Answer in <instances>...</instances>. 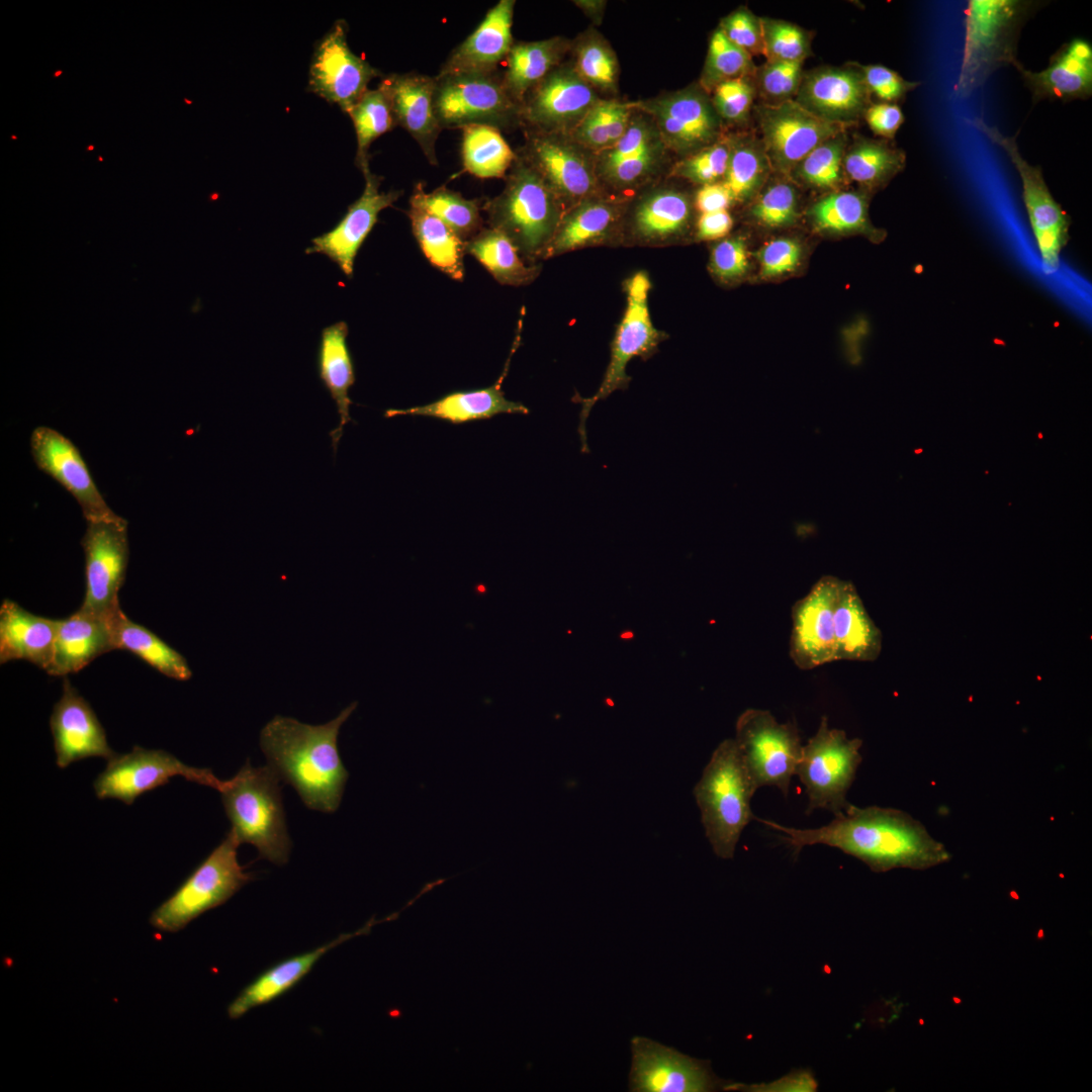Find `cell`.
Segmentation results:
<instances>
[{"label": "cell", "mask_w": 1092, "mask_h": 1092, "mask_svg": "<svg viewBox=\"0 0 1092 1092\" xmlns=\"http://www.w3.org/2000/svg\"><path fill=\"white\" fill-rule=\"evenodd\" d=\"M726 37L751 54H763L760 19L747 8H739L722 19L719 27Z\"/></svg>", "instance_id": "59"}, {"label": "cell", "mask_w": 1092, "mask_h": 1092, "mask_svg": "<svg viewBox=\"0 0 1092 1092\" xmlns=\"http://www.w3.org/2000/svg\"><path fill=\"white\" fill-rule=\"evenodd\" d=\"M734 741L753 789L776 787L788 797L803 747L796 722L779 723L767 710L747 709L737 719Z\"/></svg>", "instance_id": "9"}, {"label": "cell", "mask_w": 1092, "mask_h": 1092, "mask_svg": "<svg viewBox=\"0 0 1092 1092\" xmlns=\"http://www.w3.org/2000/svg\"><path fill=\"white\" fill-rule=\"evenodd\" d=\"M56 631L57 620L36 616L4 600L0 607V662L27 660L47 671Z\"/></svg>", "instance_id": "33"}, {"label": "cell", "mask_w": 1092, "mask_h": 1092, "mask_svg": "<svg viewBox=\"0 0 1092 1092\" xmlns=\"http://www.w3.org/2000/svg\"><path fill=\"white\" fill-rule=\"evenodd\" d=\"M280 781L268 764L254 767L248 760L219 792L230 831L241 844L254 845L259 857L277 866L288 861L292 846Z\"/></svg>", "instance_id": "4"}, {"label": "cell", "mask_w": 1092, "mask_h": 1092, "mask_svg": "<svg viewBox=\"0 0 1092 1092\" xmlns=\"http://www.w3.org/2000/svg\"><path fill=\"white\" fill-rule=\"evenodd\" d=\"M748 252L742 238L719 242L711 253L710 268L715 276L729 281L741 278L748 270Z\"/></svg>", "instance_id": "60"}, {"label": "cell", "mask_w": 1092, "mask_h": 1092, "mask_svg": "<svg viewBox=\"0 0 1092 1092\" xmlns=\"http://www.w3.org/2000/svg\"><path fill=\"white\" fill-rule=\"evenodd\" d=\"M357 135L356 164L363 172L369 170L368 150L383 133L391 130L395 119L385 90L379 84L368 89L348 112Z\"/></svg>", "instance_id": "47"}, {"label": "cell", "mask_w": 1092, "mask_h": 1092, "mask_svg": "<svg viewBox=\"0 0 1092 1092\" xmlns=\"http://www.w3.org/2000/svg\"><path fill=\"white\" fill-rule=\"evenodd\" d=\"M881 650V630L867 612L854 584L840 579L834 607L835 661H874Z\"/></svg>", "instance_id": "34"}, {"label": "cell", "mask_w": 1092, "mask_h": 1092, "mask_svg": "<svg viewBox=\"0 0 1092 1092\" xmlns=\"http://www.w3.org/2000/svg\"><path fill=\"white\" fill-rule=\"evenodd\" d=\"M779 831L780 838L797 856L807 845L823 844L863 861L872 871L926 870L949 860L944 845L909 814L878 806L852 804L827 825L799 829L755 818Z\"/></svg>", "instance_id": "1"}, {"label": "cell", "mask_w": 1092, "mask_h": 1092, "mask_svg": "<svg viewBox=\"0 0 1092 1092\" xmlns=\"http://www.w3.org/2000/svg\"><path fill=\"white\" fill-rule=\"evenodd\" d=\"M651 284L645 272H637L625 282L626 309L617 328L610 362L598 391L590 397L579 398L581 403L578 433L582 452H587L585 422L593 406L609 397L616 390L628 387L631 377L627 374L628 363L635 357L651 356L664 334L653 326L648 307Z\"/></svg>", "instance_id": "10"}, {"label": "cell", "mask_w": 1092, "mask_h": 1092, "mask_svg": "<svg viewBox=\"0 0 1092 1092\" xmlns=\"http://www.w3.org/2000/svg\"><path fill=\"white\" fill-rule=\"evenodd\" d=\"M567 134L532 132L522 157L544 179L565 210L589 198L597 187L596 166Z\"/></svg>", "instance_id": "18"}, {"label": "cell", "mask_w": 1092, "mask_h": 1092, "mask_svg": "<svg viewBox=\"0 0 1092 1092\" xmlns=\"http://www.w3.org/2000/svg\"><path fill=\"white\" fill-rule=\"evenodd\" d=\"M356 708L354 702L321 725L277 715L261 731L267 764L310 810L334 813L341 804L349 772L340 756L338 736Z\"/></svg>", "instance_id": "2"}, {"label": "cell", "mask_w": 1092, "mask_h": 1092, "mask_svg": "<svg viewBox=\"0 0 1092 1092\" xmlns=\"http://www.w3.org/2000/svg\"><path fill=\"white\" fill-rule=\"evenodd\" d=\"M871 93L881 102L896 103L920 83L905 80L896 71L882 65H859Z\"/></svg>", "instance_id": "57"}, {"label": "cell", "mask_w": 1092, "mask_h": 1092, "mask_svg": "<svg viewBox=\"0 0 1092 1092\" xmlns=\"http://www.w3.org/2000/svg\"><path fill=\"white\" fill-rule=\"evenodd\" d=\"M1041 5L1030 0H970L965 10V42L954 94L969 97L999 69L1016 68L1021 30Z\"/></svg>", "instance_id": "3"}, {"label": "cell", "mask_w": 1092, "mask_h": 1092, "mask_svg": "<svg viewBox=\"0 0 1092 1092\" xmlns=\"http://www.w3.org/2000/svg\"><path fill=\"white\" fill-rule=\"evenodd\" d=\"M434 108L443 128L487 124L500 129L519 119V105L496 74L435 77Z\"/></svg>", "instance_id": "12"}, {"label": "cell", "mask_w": 1092, "mask_h": 1092, "mask_svg": "<svg viewBox=\"0 0 1092 1092\" xmlns=\"http://www.w3.org/2000/svg\"><path fill=\"white\" fill-rule=\"evenodd\" d=\"M385 90L396 125L419 144L432 165H438L436 142L442 127L434 108L435 78L416 74H391L379 83Z\"/></svg>", "instance_id": "28"}, {"label": "cell", "mask_w": 1092, "mask_h": 1092, "mask_svg": "<svg viewBox=\"0 0 1092 1092\" xmlns=\"http://www.w3.org/2000/svg\"><path fill=\"white\" fill-rule=\"evenodd\" d=\"M713 90L712 103L719 117L733 122L746 117L753 99V88L744 77L724 81Z\"/></svg>", "instance_id": "56"}, {"label": "cell", "mask_w": 1092, "mask_h": 1092, "mask_svg": "<svg viewBox=\"0 0 1092 1092\" xmlns=\"http://www.w3.org/2000/svg\"><path fill=\"white\" fill-rule=\"evenodd\" d=\"M85 556V596L81 609L105 620L119 609L129 548L127 522L117 516L90 521L81 541Z\"/></svg>", "instance_id": "14"}, {"label": "cell", "mask_w": 1092, "mask_h": 1092, "mask_svg": "<svg viewBox=\"0 0 1092 1092\" xmlns=\"http://www.w3.org/2000/svg\"><path fill=\"white\" fill-rule=\"evenodd\" d=\"M372 916L355 932L342 933L334 940L310 951L286 959L260 974L246 986L228 1007L232 1019L242 1017L254 1007L266 1004L283 995L305 977L318 960L339 944L358 935H368L378 924Z\"/></svg>", "instance_id": "31"}, {"label": "cell", "mask_w": 1092, "mask_h": 1092, "mask_svg": "<svg viewBox=\"0 0 1092 1092\" xmlns=\"http://www.w3.org/2000/svg\"><path fill=\"white\" fill-rule=\"evenodd\" d=\"M241 845L232 831L150 916L159 931L177 932L202 913L225 903L254 879L239 863Z\"/></svg>", "instance_id": "7"}, {"label": "cell", "mask_w": 1092, "mask_h": 1092, "mask_svg": "<svg viewBox=\"0 0 1092 1092\" xmlns=\"http://www.w3.org/2000/svg\"><path fill=\"white\" fill-rule=\"evenodd\" d=\"M763 54L768 61L803 62L809 53L805 31L790 22L760 19Z\"/></svg>", "instance_id": "52"}, {"label": "cell", "mask_w": 1092, "mask_h": 1092, "mask_svg": "<svg viewBox=\"0 0 1092 1092\" xmlns=\"http://www.w3.org/2000/svg\"><path fill=\"white\" fill-rule=\"evenodd\" d=\"M34 463L59 482L79 504L86 522L117 517L97 488L76 445L59 431L36 427L30 435Z\"/></svg>", "instance_id": "21"}, {"label": "cell", "mask_w": 1092, "mask_h": 1092, "mask_svg": "<svg viewBox=\"0 0 1092 1092\" xmlns=\"http://www.w3.org/2000/svg\"><path fill=\"white\" fill-rule=\"evenodd\" d=\"M1033 103L1043 100H1085L1092 95V46L1080 37L1063 43L1041 71L1015 68Z\"/></svg>", "instance_id": "27"}, {"label": "cell", "mask_w": 1092, "mask_h": 1092, "mask_svg": "<svg viewBox=\"0 0 1092 1092\" xmlns=\"http://www.w3.org/2000/svg\"><path fill=\"white\" fill-rule=\"evenodd\" d=\"M690 217L691 204L687 195L673 189H661L640 201L633 223L641 239L662 241L681 234Z\"/></svg>", "instance_id": "42"}, {"label": "cell", "mask_w": 1092, "mask_h": 1092, "mask_svg": "<svg viewBox=\"0 0 1092 1092\" xmlns=\"http://www.w3.org/2000/svg\"><path fill=\"white\" fill-rule=\"evenodd\" d=\"M410 204L407 215L413 234L426 258L450 278L461 281L465 242L412 197Z\"/></svg>", "instance_id": "39"}, {"label": "cell", "mask_w": 1092, "mask_h": 1092, "mask_svg": "<svg viewBox=\"0 0 1092 1092\" xmlns=\"http://www.w3.org/2000/svg\"><path fill=\"white\" fill-rule=\"evenodd\" d=\"M861 745L859 738H848L844 730L830 728L826 716L821 718L795 770L808 797L806 814L824 809L839 816L850 806L846 795L862 760Z\"/></svg>", "instance_id": "8"}, {"label": "cell", "mask_w": 1092, "mask_h": 1092, "mask_svg": "<svg viewBox=\"0 0 1092 1092\" xmlns=\"http://www.w3.org/2000/svg\"><path fill=\"white\" fill-rule=\"evenodd\" d=\"M730 154L729 143H716L679 162L675 174L702 185L717 183L724 178Z\"/></svg>", "instance_id": "54"}, {"label": "cell", "mask_w": 1092, "mask_h": 1092, "mask_svg": "<svg viewBox=\"0 0 1092 1092\" xmlns=\"http://www.w3.org/2000/svg\"><path fill=\"white\" fill-rule=\"evenodd\" d=\"M665 149L653 120L642 115L632 116L623 136L601 152L596 172L615 188H633L657 171Z\"/></svg>", "instance_id": "26"}, {"label": "cell", "mask_w": 1092, "mask_h": 1092, "mask_svg": "<svg viewBox=\"0 0 1092 1092\" xmlns=\"http://www.w3.org/2000/svg\"><path fill=\"white\" fill-rule=\"evenodd\" d=\"M733 198L723 183L703 185L696 195V206L702 212L727 210Z\"/></svg>", "instance_id": "64"}, {"label": "cell", "mask_w": 1092, "mask_h": 1092, "mask_svg": "<svg viewBox=\"0 0 1092 1092\" xmlns=\"http://www.w3.org/2000/svg\"><path fill=\"white\" fill-rule=\"evenodd\" d=\"M412 198L440 218L464 242L483 229L478 199H466L446 186L427 193L422 182L416 185Z\"/></svg>", "instance_id": "45"}, {"label": "cell", "mask_w": 1092, "mask_h": 1092, "mask_svg": "<svg viewBox=\"0 0 1092 1092\" xmlns=\"http://www.w3.org/2000/svg\"><path fill=\"white\" fill-rule=\"evenodd\" d=\"M752 70L751 56L731 42L720 28L715 30L710 38L702 75L703 87L712 90L718 84L744 77Z\"/></svg>", "instance_id": "49"}, {"label": "cell", "mask_w": 1092, "mask_h": 1092, "mask_svg": "<svg viewBox=\"0 0 1092 1092\" xmlns=\"http://www.w3.org/2000/svg\"><path fill=\"white\" fill-rule=\"evenodd\" d=\"M518 343L519 341L514 344L502 375L492 385L481 389L451 392L424 405L389 408L385 411L384 417L390 419L398 416H422L458 425L487 420L500 414H528L529 410L524 404L509 400L502 389Z\"/></svg>", "instance_id": "30"}, {"label": "cell", "mask_w": 1092, "mask_h": 1092, "mask_svg": "<svg viewBox=\"0 0 1092 1092\" xmlns=\"http://www.w3.org/2000/svg\"><path fill=\"white\" fill-rule=\"evenodd\" d=\"M113 649L107 620L80 608L57 620L53 657L46 672L55 676L78 672Z\"/></svg>", "instance_id": "32"}, {"label": "cell", "mask_w": 1092, "mask_h": 1092, "mask_svg": "<svg viewBox=\"0 0 1092 1092\" xmlns=\"http://www.w3.org/2000/svg\"><path fill=\"white\" fill-rule=\"evenodd\" d=\"M568 46L561 37L514 42L505 60L506 70L500 78L519 107L526 95L561 65Z\"/></svg>", "instance_id": "36"}, {"label": "cell", "mask_w": 1092, "mask_h": 1092, "mask_svg": "<svg viewBox=\"0 0 1092 1092\" xmlns=\"http://www.w3.org/2000/svg\"><path fill=\"white\" fill-rule=\"evenodd\" d=\"M755 792L734 739H725L712 753L693 791L705 835L718 857L733 858L743 829L755 820L750 808Z\"/></svg>", "instance_id": "6"}, {"label": "cell", "mask_w": 1092, "mask_h": 1092, "mask_svg": "<svg viewBox=\"0 0 1092 1092\" xmlns=\"http://www.w3.org/2000/svg\"><path fill=\"white\" fill-rule=\"evenodd\" d=\"M598 101L573 67L561 64L526 95L519 119L538 132L569 135Z\"/></svg>", "instance_id": "17"}, {"label": "cell", "mask_w": 1092, "mask_h": 1092, "mask_svg": "<svg viewBox=\"0 0 1092 1092\" xmlns=\"http://www.w3.org/2000/svg\"><path fill=\"white\" fill-rule=\"evenodd\" d=\"M379 75L376 68L350 50L346 23L338 20L315 46L308 87L348 113L368 90L369 82Z\"/></svg>", "instance_id": "16"}, {"label": "cell", "mask_w": 1092, "mask_h": 1092, "mask_svg": "<svg viewBox=\"0 0 1092 1092\" xmlns=\"http://www.w3.org/2000/svg\"><path fill=\"white\" fill-rule=\"evenodd\" d=\"M906 164L903 150L887 142L857 138L845 150L843 168L847 176L869 190L884 187Z\"/></svg>", "instance_id": "41"}, {"label": "cell", "mask_w": 1092, "mask_h": 1092, "mask_svg": "<svg viewBox=\"0 0 1092 1092\" xmlns=\"http://www.w3.org/2000/svg\"><path fill=\"white\" fill-rule=\"evenodd\" d=\"M619 216V208L612 202L589 198L582 200L563 214L545 258L605 240L615 229Z\"/></svg>", "instance_id": "37"}, {"label": "cell", "mask_w": 1092, "mask_h": 1092, "mask_svg": "<svg viewBox=\"0 0 1092 1092\" xmlns=\"http://www.w3.org/2000/svg\"><path fill=\"white\" fill-rule=\"evenodd\" d=\"M348 326L345 322L335 323L322 331L317 349L316 366L318 377L334 399L340 417L338 427L330 432L334 453L337 452L344 427L352 422L350 405L352 400L349 390L354 385V363L347 345Z\"/></svg>", "instance_id": "35"}, {"label": "cell", "mask_w": 1092, "mask_h": 1092, "mask_svg": "<svg viewBox=\"0 0 1092 1092\" xmlns=\"http://www.w3.org/2000/svg\"><path fill=\"white\" fill-rule=\"evenodd\" d=\"M499 195L485 204L489 228L505 234L523 258L545 257L565 208L541 175L518 157Z\"/></svg>", "instance_id": "5"}, {"label": "cell", "mask_w": 1092, "mask_h": 1092, "mask_svg": "<svg viewBox=\"0 0 1092 1092\" xmlns=\"http://www.w3.org/2000/svg\"><path fill=\"white\" fill-rule=\"evenodd\" d=\"M462 129L464 169L478 178H505L517 155L500 133L487 124H469Z\"/></svg>", "instance_id": "43"}, {"label": "cell", "mask_w": 1092, "mask_h": 1092, "mask_svg": "<svg viewBox=\"0 0 1092 1092\" xmlns=\"http://www.w3.org/2000/svg\"><path fill=\"white\" fill-rule=\"evenodd\" d=\"M514 0H500L490 8L480 24L443 64L439 76L495 74L514 44L512 35Z\"/></svg>", "instance_id": "29"}, {"label": "cell", "mask_w": 1092, "mask_h": 1092, "mask_svg": "<svg viewBox=\"0 0 1092 1092\" xmlns=\"http://www.w3.org/2000/svg\"><path fill=\"white\" fill-rule=\"evenodd\" d=\"M365 188L362 195L351 205L338 224L328 233L311 240L312 246L305 254L320 253L335 262L349 278L353 276L354 260L358 250L378 220V214L395 202L402 194L400 190L381 192L382 178L363 172Z\"/></svg>", "instance_id": "23"}, {"label": "cell", "mask_w": 1092, "mask_h": 1092, "mask_svg": "<svg viewBox=\"0 0 1092 1092\" xmlns=\"http://www.w3.org/2000/svg\"><path fill=\"white\" fill-rule=\"evenodd\" d=\"M176 776L218 792L225 783L211 769L187 765L165 750L134 746L131 751L108 759L93 788L98 799H117L130 805L141 795L168 784Z\"/></svg>", "instance_id": "13"}, {"label": "cell", "mask_w": 1092, "mask_h": 1092, "mask_svg": "<svg viewBox=\"0 0 1092 1092\" xmlns=\"http://www.w3.org/2000/svg\"><path fill=\"white\" fill-rule=\"evenodd\" d=\"M56 762L65 768L88 757L110 759L116 753L89 703L64 676L63 693L50 718Z\"/></svg>", "instance_id": "24"}, {"label": "cell", "mask_w": 1092, "mask_h": 1092, "mask_svg": "<svg viewBox=\"0 0 1092 1092\" xmlns=\"http://www.w3.org/2000/svg\"><path fill=\"white\" fill-rule=\"evenodd\" d=\"M859 65L822 68L802 77L797 101L814 115L849 125L863 117L873 103Z\"/></svg>", "instance_id": "25"}, {"label": "cell", "mask_w": 1092, "mask_h": 1092, "mask_svg": "<svg viewBox=\"0 0 1092 1092\" xmlns=\"http://www.w3.org/2000/svg\"><path fill=\"white\" fill-rule=\"evenodd\" d=\"M809 215L819 231L830 233H866L879 237L869 218L868 196L859 192H837L817 201Z\"/></svg>", "instance_id": "44"}, {"label": "cell", "mask_w": 1092, "mask_h": 1092, "mask_svg": "<svg viewBox=\"0 0 1092 1092\" xmlns=\"http://www.w3.org/2000/svg\"><path fill=\"white\" fill-rule=\"evenodd\" d=\"M631 1051L632 1092H707L720 1084L705 1062L649 1038L633 1037Z\"/></svg>", "instance_id": "19"}, {"label": "cell", "mask_w": 1092, "mask_h": 1092, "mask_svg": "<svg viewBox=\"0 0 1092 1092\" xmlns=\"http://www.w3.org/2000/svg\"><path fill=\"white\" fill-rule=\"evenodd\" d=\"M634 106L616 100H599L569 136L584 149L607 150L627 130Z\"/></svg>", "instance_id": "46"}, {"label": "cell", "mask_w": 1092, "mask_h": 1092, "mask_svg": "<svg viewBox=\"0 0 1092 1092\" xmlns=\"http://www.w3.org/2000/svg\"><path fill=\"white\" fill-rule=\"evenodd\" d=\"M762 147L769 166L791 171L816 147L843 133L844 125L824 120L789 99L758 109Z\"/></svg>", "instance_id": "15"}, {"label": "cell", "mask_w": 1092, "mask_h": 1092, "mask_svg": "<svg viewBox=\"0 0 1092 1092\" xmlns=\"http://www.w3.org/2000/svg\"><path fill=\"white\" fill-rule=\"evenodd\" d=\"M751 215L758 223L767 228H782L794 223L798 215L796 190L788 183L769 186L754 203Z\"/></svg>", "instance_id": "53"}, {"label": "cell", "mask_w": 1092, "mask_h": 1092, "mask_svg": "<svg viewBox=\"0 0 1092 1092\" xmlns=\"http://www.w3.org/2000/svg\"><path fill=\"white\" fill-rule=\"evenodd\" d=\"M641 107L652 116L665 147L678 154L692 155L707 148L720 133V117L698 88L663 95Z\"/></svg>", "instance_id": "20"}, {"label": "cell", "mask_w": 1092, "mask_h": 1092, "mask_svg": "<svg viewBox=\"0 0 1092 1092\" xmlns=\"http://www.w3.org/2000/svg\"><path fill=\"white\" fill-rule=\"evenodd\" d=\"M863 118L871 130L883 140L894 139L904 122V114L896 103H872L864 111Z\"/></svg>", "instance_id": "61"}, {"label": "cell", "mask_w": 1092, "mask_h": 1092, "mask_svg": "<svg viewBox=\"0 0 1092 1092\" xmlns=\"http://www.w3.org/2000/svg\"><path fill=\"white\" fill-rule=\"evenodd\" d=\"M803 62L771 60L761 68L759 85L763 94L780 103L797 94L802 76Z\"/></svg>", "instance_id": "55"}, {"label": "cell", "mask_w": 1092, "mask_h": 1092, "mask_svg": "<svg viewBox=\"0 0 1092 1092\" xmlns=\"http://www.w3.org/2000/svg\"><path fill=\"white\" fill-rule=\"evenodd\" d=\"M817 1082L811 1072L808 1071H796L789 1075L776 1080L771 1083L758 1084L746 1086L742 1084H726L723 1086L724 1090H745V1091H770V1092H783V1091H796V1092H809L817 1089Z\"/></svg>", "instance_id": "62"}, {"label": "cell", "mask_w": 1092, "mask_h": 1092, "mask_svg": "<svg viewBox=\"0 0 1092 1092\" xmlns=\"http://www.w3.org/2000/svg\"><path fill=\"white\" fill-rule=\"evenodd\" d=\"M840 578L823 575L792 608L790 656L803 670L835 661L834 607Z\"/></svg>", "instance_id": "22"}, {"label": "cell", "mask_w": 1092, "mask_h": 1092, "mask_svg": "<svg viewBox=\"0 0 1092 1092\" xmlns=\"http://www.w3.org/2000/svg\"><path fill=\"white\" fill-rule=\"evenodd\" d=\"M802 257L801 245L793 239L780 238L765 244L757 254L760 274L765 278L793 272Z\"/></svg>", "instance_id": "58"}, {"label": "cell", "mask_w": 1092, "mask_h": 1092, "mask_svg": "<svg viewBox=\"0 0 1092 1092\" xmlns=\"http://www.w3.org/2000/svg\"><path fill=\"white\" fill-rule=\"evenodd\" d=\"M573 69L589 86L612 91L617 85L618 63L611 48L599 37H586L574 50Z\"/></svg>", "instance_id": "50"}, {"label": "cell", "mask_w": 1092, "mask_h": 1092, "mask_svg": "<svg viewBox=\"0 0 1092 1092\" xmlns=\"http://www.w3.org/2000/svg\"><path fill=\"white\" fill-rule=\"evenodd\" d=\"M971 124L1007 155L1022 185V199L1029 223L1048 273L1059 267L1060 254L1067 246L1071 218L1053 197L1039 166L1029 164L1021 155L1016 136L1006 135L984 118Z\"/></svg>", "instance_id": "11"}, {"label": "cell", "mask_w": 1092, "mask_h": 1092, "mask_svg": "<svg viewBox=\"0 0 1092 1092\" xmlns=\"http://www.w3.org/2000/svg\"><path fill=\"white\" fill-rule=\"evenodd\" d=\"M465 253L474 257L497 282L505 285L528 284L540 270L537 266L526 265L512 241L489 226L465 242Z\"/></svg>", "instance_id": "40"}, {"label": "cell", "mask_w": 1092, "mask_h": 1092, "mask_svg": "<svg viewBox=\"0 0 1092 1092\" xmlns=\"http://www.w3.org/2000/svg\"><path fill=\"white\" fill-rule=\"evenodd\" d=\"M729 145V160L722 183L730 192L733 201H741L758 188L769 163L762 145L750 140Z\"/></svg>", "instance_id": "48"}, {"label": "cell", "mask_w": 1092, "mask_h": 1092, "mask_svg": "<svg viewBox=\"0 0 1092 1092\" xmlns=\"http://www.w3.org/2000/svg\"><path fill=\"white\" fill-rule=\"evenodd\" d=\"M845 142L841 133L816 147L796 166L798 175L816 187L835 186L841 178Z\"/></svg>", "instance_id": "51"}, {"label": "cell", "mask_w": 1092, "mask_h": 1092, "mask_svg": "<svg viewBox=\"0 0 1092 1092\" xmlns=\"http://www.w3.org/2000/svg\"><path fill=\"white\" fill-rule=\"evenodd\" d=\"M732 225L733 219L727 210L702 213L697 222V237L700 240H718L725 237Z\"/></svg>", "instance_id": "63"}, {"label": "cell", "mask_w": 1092, "mask_h": 1092, "mask_svg": "<svg viewBox=\"0 0 1092 1092\" xmlns=\"http://www.w3.org/2000/svg\"><path fill=\"white\" fill-rule=\"evenodd\" d=\"M114 649L127 650L162 674L187 680L192 672L183 655L151 630L129 620L119 609L107 619Z\"/></svg>", "instance_id": "38"}]
</instances>
